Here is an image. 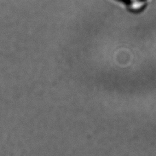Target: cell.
<instances>
[{"label":"cell","mask_w":156,"mask_h":156,"mask_svg":"<svg viewBox=\"0 0 156 156\" xmlns=\"http://www.w3.org/2000/svg\"><path fill=\"white\" fill-rule=\"evenodd\" d=\"M130 3V9L136 10V9H140L144 6V2L142 0H127Z\"/></svg>","instance_id":"obj_1"}]
</instances>
